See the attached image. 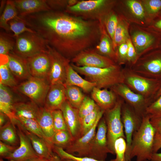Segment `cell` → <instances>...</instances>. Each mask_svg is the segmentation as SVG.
Here are the masks:
<instances>
[{"mask_svg": "<svg viewBox=\"0 0 161 161\" xmlns=\"http://www.w3.org/2000/svg\"><path fill=\"white\" fill-rule=\"evenodd\" d=\"M97 106L92 98L85 96L78 109V113L80 119L92 112Z\"/></svg>", "mask_w": 161, "mask_h": 161, "instance_id": "cell-43", "label": "cell"}, {"mask_svg": "<svg viewBox=\"0 0 161 161\" xmlns=\"http://www.w3.org/2000/svg\"><path fill=\"white\" fill-rule=\"evenodd\" d=\"M50 161H63L56 154L53 152V153L49 160Z\"/></svg>", "mask_w": 161, "mask_h": 161, "instance_id": "cell-57", "label": "cell"}, {"mask_svg": "<svg viewBox=\"0 0 161 161\" xmlns=\"http://www.w3.org/2000/svg\"><path fill=\"white\" fill-rule=\"evenodd\" d=\"M7 56L8 67L17 81L27 80L31 77L26 58L17 55L13 51Z\"/></svg>", "mask_w": 161, "mask_h": 161, "instance_id": "cell-21", "label": "cell"}, {"mask_svg": "<svg viewBox=\"0 0 161 161\" xmlns=\"http://www.w3.org/2000/svg\"><path fill=\"white\" fill-rule=\"evenodd\" d=\"M110 88L137 114L143 117L147 107L151 103L149 101L133 91L124 83L118 84Z\"/></svg>", "mask_w": 161, "mask_h": 161, "instance_id": "cell-13", "label": "cell"}, {"mask_svg": "<svg viewBox=\"0 0 161 161\" xmlns=\"http://www.w3.org/2000/svg\"><path fill=\"white\" fill-rule=\"evenodd\" d=\"M99 21L100 36L98 42L93 48L98 53L109 58L116 63L117 62V55L112 41L107 33L103 21Z\"/></svg>", "mask_w": 161, "mask_h": 161, "instance_id": "cell-22", "label": "cell"}, {"mask_svg": "<svg viewBox=\"0 0 161 161\" xmlns=\"http://www.w3.org/2000/svg\"><path fill=\"white\" fill-rule=\"evenodd\" d=\"M19 16L23 17L36 13L52 10L45 0H13Z\"/></svg>", "mask_w": 161, "mask_h": 161, "instance_id": "cell-19", "label": "cell"}, {"mask_svg": "<svg viewBox=\"0 0 161 161\" xmlns=\"http://www.w3.org/2000/svg\"><path fill=\"white\" fill-rule=\"evenodd\" d=\"M65 86L66 100L73 107L78 109L85 96L80 88L77 86Z\"/></svg>", "mask_w": 161, "mask_h": 161, "instance_id": "cell-35", "label": "cell"}, {"mask_svg": "<svg viewBox=\"0 0 161 161\" xmlns=\"http://www.w3.org/2000/svg\"><path fill=\"white\" fill-rule=\"evenodd\" d=\"M145 114L148 115L151 120H161V95L147 107Z\"/></svg>", "mask_w": 161, "mask_h": 161, "instance_id": "cell-41", "label": "cell"}, {"mask_svg": "<svg viewBox=\"0 0 161 161\" xmlns=\"http://www.w3.org/2000/svg\"><path fill=\"white\" fill-rule=\"evenodd\" d=\"M127 147L126 139L122 137L116 140L114 144L116 161H126V154Z\"/></svg>", "mask_w": 161, "mask_h": 161, "instance_id": "cell-44", "label": "cell"}, {"mask_svg": "<svg viewBox=\"0 0 161 161\" xmlns=\"http://www.w3.org/2000/svg\"><path fill=\"white\" fill-rule=\"evenodd\" d=\"M16 117L25 129L43 139L53 147L54 145L46 137L36 120L18 116Z\"/></svg>", "mask_w": 161, "mask_h": 161, "instance_id": "cell-34", "label": "cell"}, {"mask_svg": "<svg viewBox=\"0 0 161 161\" xmlns=\"http://www.w3.org/2000/svg\"><path fill=\"white\" fill-rule=\"evenodd\" d=\"M27 161H50L49 160L40 157H38L34 158Z\"/></svg>", "mask_w": 161, "mask_h": 161, "instance_id": "cell-58", "label": "cell"}, {"mask_svg": "<svg viewBox=\"0 0 161 161\" xmlns=\"http://www.w3.org/2000/svg\"><path fill=\"white\" fill-rule=\"evenodd\" d=\"M159 19L156 21L153 25L154 30L156 32V33L161 37V17Z\"/></svg>", "mask_w": 161, "mask_h": 161, "instance_id": "cell-53", "label": "cell"}, {"mask_svg": "<svg viewBox=\"0 0 161 161\" xmlns=\"http://www.w3.org/2000/svg\"><path fill=\"white\" fill-rule=\"evenodd\" d=\"M55 131L68 130L62 112L60 109L52 111Z\"/></svg>", "mask_w": 161, "mask_h": 161, "instance_id": "cell-45", "label": "cell"}, {"mask_svg": "<svg viewBox=\"0 0 161 161\" xmlns=\"http://www.w3.org/2000/svg\"><path fill=\"white\" fill-rule=\"evenodd\" d=\"M40 107L32 101L16 102L13 106V111L16 116L36 120Z\"/></svg>", "mask_w": 161, "mask_h": 161, "instance_id": "cell-29", "label": "cell"}, {"mask_svg": "<svg viewBox=\"0 0 161 161\" xmlns=\"http://www.w3.org/2000/svg\"><path fill=\"white\" fill-rule=\"evenodd\" d=\"M63 161H77L71 159H66L62 160Z\"/></svg>", "mask_w": 161, "mask_h": 161, "instance_id": "cell-60", "label": "cell"}, {"mask_svg": "<svg viewBox=\"0 0 161 161\" xmlns=\"http://www.w3.org/2000/svg\"><path fill=\"white\" fill-rule=\"evenodd\" d=\"M72 68L78 73L84 76L86 80L95 83L100 89L111 88L124 81L123 69L119 66L106 68L78 66L71 63Z\"/></svg>", "mask_w": 161, "mask_h": 161, "instance_id": "cell-3", "label": "cell"}, {"mask_svg": "<svg viewBox=\"0 0 161 161\" xmlns=\"http://www.w3.org/2000/svg\"><path fill=\"white\" fill-rule=\"evenodd\" d=\"M107 133L106 122L103 117L97 125L95 134L90 145L88 157L106 160L108 154H114L108 146Z\"/></svg>", "mask_w": 161, "mask_h": 161, "instance_id": "cell-12", "label": "cell"}, {"mask_svg": "<svg viewBox=\"0 0 161 161\" xmlns=\"http://www.w3.org/2000/svg\"><path fill=\"white\" fill-rule=\"evenodd\" d=\"M156 130L150 122L149 117L143 115L140 126L134 133L131 144L130 160L136 157V161H150Z\"/></svg>", "mask_w": 161, "mask_h": 161, "instance_id": "cell-2", "label": "cell"}, {"mask_svg": "<svg viewBox=\"0 0 161 161\" xmlns=\"http://www.w3.org/2000/svg\"><path fill=\"white\" fill-rule=\"evenodd\" d=\"M71 61L72 63L79 66L106 68L117 65L112 60L98 53L93 47L80 52Z\"/></svg>", "mask_w": 161, "mask_h": 161, "instance_id": "cell-14", "label": "cell"}, {"mask_svg": "<svg viewBox=\"0 0 161 161\" xmlns=\"http://www.w3.org/2000/svg\"><path fill=\"white\" fill-rule=\"evenodd\" d=\"M47 47L50 66L47 80L50 85L57 83L64 84L66 68L71 60L49 45Z\"/></svg>", "mask_w": 161, "mask_h": 161, "instance_id": "cell-11", "label": "cell"}, {"mask_svg": "<svg viewBox=\"0 0 161 161\" xmlns=\"http://www.w3.org/2000/svg\"><path fill=\"white\" fill-rule=\"evenodd\" d=\"M150 122L155 129L156 131L161 134V120H151Z\"/></svg>", "mask_w": 161, "mask_h": 161, "instance_id": "cell-54", "label": "cell"}, {"mask_svg": "<svg viewBox=\"0 0 161 161\" xmlns=\"http://www.w3.org/2000/svg\"><path fill=\"white\" fill-rule=\"evenodd\" d=\"M15 125L19 139V145L4 159L9 161H27L39 157L34 151L29 138L20 127L17 120Z\"/></svg>", "mask_w": 161, "mask_h": 161, "instance_id": "cell-15", "label": "cell"}, {"mask_svg": "<svg viewBox=\"0 0 161 161\" xmlns=\"http://www.w3.org/2000/svg\"><path fill=\"white\" fill-rule=\"evenodd\" d=\"M10 121L8 117L4 114L0 112V128Z\"/></svg>", "mask_w": 161, "mask_h": 161, "instance_id": "cell-55", "label": "cell"}, {"mask_svg": "<svg viewBox=\"0 0 161 161\" xmlns=\"http://www.w3.org/2000/svg\"><path fill=\"white\" fill-rule=\"evenodd\" d=\"M18 122L21 130L29 138L38 156L49 160L53 153V147L43 139L25 129L18 120Z\"/></svg>", "mask_w": 161, "mask_h": 161, "instance_id": "cell-25", "label": "cell"}, {"mask_svg": "<svg viewBox=\"0 0 161 161\" xmlns=\"http://www.w3.org/2000/svg\"><path fill=\"white\" fill-rule=\"evenodd\" d=\"M114 3L106 0H79L74 5L67 6L64 11L86 20L102 21L111 11Z\"/></svg>", "mask_w": 161, "mask_h": 161, "instance_id": "cell-4", "label": "cell"}, {"mask_svg": "<svg viewBox=\"0 0 161 161\" xmlns=\"http://www.w3.org/2000/svg\"><path fill=\"white\" fill-rule=\"evenodd\" d=\"M134 72L149 78L161 80V48L138 58L130 69Z\"/></svg>", "mask_w": 161, "mask_h": 161, "instance_id": "cell-8", "label": "cell"}, {"mask_svg": "<svg viewBox=\"0 0 161 161\" xmlns=\"http://www.w3.org/2000/svg\"><path fill=\"white\" fill-rule=\"evenodd\" d=\"M161 148V134L156 132L153 145V153H157Z\"/></svg>", "mask_w": 161, "mask_h": 161, "instance_id": "cell-52", "label": "cell"}, {"mask_svg": "<svg viewBox=\"0 0 161 161\" xmlns=\"http://www.w3.org/2000/svg\"><path fill=\"white\" fill-rule=\"evenodd\" d=\"M60 109L62 112L68 130L73 140L80 137V121L78 109L73 107L66 100Z\"/></svg>", "mask_w": 161, "mask_h": 161, "instance_id": "cell-18", "label": "cell"}, {"mask_svg": "<svg viewBox=\"0 0 161 161\" xmlns=\"http://www.w3.org/2000/svg\"><path fill=\"white\" fill-rule=\"evenodd\" d=\"M52 151L59 157L62 160L66 159H71L77 161H116L115 159L106 161L99 160L87 157H78L67 153L62 148L54 145L52 148Z\"/></svg>", "mask_w": 161, "mask_h": 161, "instance_id": "cell-42", "label": "cell"}, {"mask_svg": "<svg viewBox=\"0 0 161 161\" xmlns=\"http://www.w3.org/2000/svg\"><path fill=\"white\" fill-rule=\"evenodd\" d=\"M126 42L128 45L127 53V61L132 64H134L138 58V54L131 40L129 38Z\"/></svg>", "mask_w": 161, "mask_h": 161, "instance_id": "cell-49", "label": "cell"}, {"mask_svg": "<svg viewBox=\"0 0 161 161\" xmlns=\"http://www.w3.org/2000/svg\"><path fill=\"white\" fill-rule=\"evenodd\" d=\"M14 102L12 92L8 87L0 84V111L5 114L14 125L16 120L13 111Z\"/></svg>", "mask_w": 161, "mask_h": 161, "instance_id": "cell-27", "label": "cell"}, {"mask_svg": "<svg viewBox=\"0 0 161 161\" xmlns=\"http://www.w3.org/2000/svg\"><path fill=\"white\" fill-rule=\"evenodd\" d=\"M26 59L31 76L47 80L50 66L48 52L39 53Z\"/></svg>", "mask_w": 161, "mask_h": 161, "instance_id": "cell-17", "label": "cell"}, {"mask_svg": "<svg viewBox=\"0 0 161 161\" xmlns=\"http://www.w3.org/2000/svg\"><path fill=\"white\" fill-rule=\"evenodd\" d=\"M18 147L11 145L0 141V158L4 159L12 153Z\"/></svg>", "mask_w": 161, "mask_h": 161, "instance_id": "cell-51", "label": "cell"}, {"mask_svg": "<svg viewBox=\"0 0 161 161\" xmlns=\"http://www.w3.org/2000/svg\"><path fill=\"white\" fill-rule=\"evenodd\" d=\"M160 95H161V87L158 92L157 93L155 97H154V101L157 99Z\"/></svg>", "mask_w": 161, "mask_h": 161, "instance_id": "cell-59", "label": "cell"}, {"mask_svg": "<svg viewBox=\"0 0 161 161\" xmlns=\"http://www.w3.org/2000/svg\"><path fill=\"white\" fill-rule=\"evenodd\" d=\"M0 140L7 144L18 146L20 141L16 127L10 120L0 128Z\"/></svg>", "mask_w": 161, "mask_h": 161, "instance_id": "cell-31", "label": "cell"}, {"mask_svg": "<svg viewBox=\"0 0 161 161\" xmlns=\"http://www.w3.org/2000/svg\"><path fill=\"white\" fill-rule=\"evenodd\" d=\"M13 0H7L0 18V26L7 32L10 31L8 23L14 19H20Z\"/></svg>", "mask_w": 161, "mask_h": 161, "instance_id": "cell-33", "label": "cell"}, {"mask_svg": "<svg viewBox=\"0 0 161 161\" xmlns=\"http://www.w3.org/2000/svg\"><path fill=\"white\" fill-rule=\"evenodd\" d=\"M92 98L105 111L113 108L117 102L118 96L111 89L95 87L91 92Z\"/></svg>", "mask_w": 161, "mask_h": 161, "instance_id": "cell-23", "label": "cell"}, {"mask_svg": "<svg viewBox=\"0 0 161 161\" xmlns=\"http://www.w3.org/2000/svg\"><path fill=\"white\" fill-rule=\"evenodd\" d=\"M15 39L13 52L22 58H27L39 53L48 52L47 43L37 32H25Z\"/></svg>", "mask_w": 161, "mask_h": 161, "instance_id": "cell-6", "label": "cell"}, {"mask_svg": "<svg viewBox=\"0 0 161 161\" xmlns=\"http://www.w3.org/2000/svg\"><path fill=\"white\" fill-rule=\"evenodd\" d=\"M148 14L152 17L158 16L161 10V0H148L143 1Z\"/></svg>", "mask_w": 161, "mask_h": 161, "instance_id": "cell-46", "label": "cell"}, {"mask_svg": "<svg viewBox=\"0 0 161 161\" xmlns=\"http://www.w3.org/2000/svg\"><path fill=\"white\" fill-rule=\"evenodd\" d=\"M132 40L138 54H140L152 46L158 48L161 42V37L142 31L135 32L132 35Z\"/></svg>", "mask_w": 161, "mask_h": 161, "instance_id": "cell-24", "label": "cell"}, {"mask_svg": "<svg viewBox=\"0 0 161 161\" xmlns=\"http://www.w3.org/2000/svg\"><path fill=\"white\" fill-rule=\"evenodd\" d=\"M124 101L118 98L114 106L105 111L104 117L106 122L107 137L109 147L115 154L114 144L117 138L122 137L126 139L121 116L122 106Z\"/></svg>", "mask_w": 161, "mask_h": 161, "instance_id": "cell-7", "label": "cell"}, {"mask_svg": "<svg viewBox=\"0 0 161 161\" xmlns=\"http://www.w3.org/2000/svg\"><path fill=\"white\" fill-rule=\"evenodd\" d=\"M36 120L46 137L52 143V138L55 131L52 111L44 106L40 107Z\"/></svg>", "mask_w": 161, "mask_h": 161, "instance_id": "cell-28", "label": "cell"}, {"mask_svg": "<svg viewBox=\"0 0 161 161\" xmlns=\"http://www.w3.org/2000/svg\"><path fill=\"white\" fill-rule=\"evenodd\" d=\"M129 38L126 25L123 22L118 19V23L115 30L113 44L114 49L121 44L126 42Z\"/></svg>", "mask_w": 161, "mask_h": 161, "instance_id": "cell-37", "label": "cell"}, {"mask_svg": "<svg viewBox=\"0 0 161 161\" xmlns=\"http://www.w3.org/2000/svg\"><path fill=\"white\" fill-rule=\"evenodd\" d=\"M121 116L127 144L126 160V161H131L130 154L133 136L134 133L140 126L142 117L137 114L132 108L124 101L122 106Z\"/></svg>", "mask_w": 161, "mask_h": 161, "instance_id": "cell-10", "label": "cell"}, {"mask_svg": "<svg viewBox=\"0 0 161 161\" xmlns=\"http://www.w3.org/2000/svg\"></svg>", "mask_w": 161, "mask_h": 161, "instance_id": "cell-64", "label": "cell"}, {"mask_svg": "<svg viewBox=\"0 0 161 161\" xmlns=\"http://www.w3.org/2000/svg\"><path fill=\"white\" fill-rule=\"evenodd\" d=\"M13 36L1 32L0 35V55H7L13 51L15 44Z\"/></svg>", "mask_w": 161, "mask_h": 161, "instance_id": "cell-39", "label": "cell"}, {"mask_svg": "<svg viewBox=\"0 0 161 161\" xmlns=\"http://www.w3.org/2000/svg\"><path fill=\"white\" fill-rule=\"evenodd\" d=\"M66 100L65 87L64 84L50 85L44 106L51 111L60 109Z\"/></svg>", "mask_w": 161, "mask_h": 161, "instance_id": "cell-20", "label": "cell"}, {"mask_svg": "<svg viewBox=\"0 0 161 161\" xmlns=\"http://www.w3.org/2000/svg\"><path fill=\"white\" fill-rule=\"evenodd\" d=\"M158 16L159 17H161V10L160 11L159 13V15H158Z\"/></svg>", "mask_w": 161, "mask_h": 161, "instance_id": "cell-61", "label": "cell"}, {"mask_svg": "<svg viewBox=\"0 0 161 161\" xmlns=\"http://www.w3.org/2000/svg\"><path fill=\"white\" fill-rule=\"evenodd\" d=\"M47 2L52 10H59L64 9L69 6V0H47Z\"/></svg>", "mask_w": 161, "mask_h": 161, "instance_id": "cell-50", "label": "cell"}, {"mask_svg": "<svg viewBox=\"0 0 161 161\" xmlns=\"http://www.w3.org/2000/svg\"><path fill=\"white\" fill-rule=\"evenodd\" d=\"M105 112L97 106L92 112L80 119V137L88 132L97 120L102 118Z\"/></svg>", "mask_w": 161, "mask_h": 161, "instance_id": "cell-32", "label": "cell"}, {"mask_svg": "<svg viewBox=\"0 0 161 161\" xmlns=\"http://www.w3.org/2000/svg\"><path fill=\"white\" fill-rule=\"evenodd\" d=\"M73 140L68 130H61L55 132L51 141L53 145L64 149Z\"/></svg>", "mask_w": 161, "mask_h": 161, "instance_id": "cell-36", "label": "cell"}, {"mask_svg": "<svg viewBox=\"0 0 161 161\" xmlns=\"http://www.w3.org/2000/svg\"><path fill=\"white\" fill-rule=\"evenodd\" d=\"M150 161H161V153H153Z\"/></svg>", "mask_w": 161, "mask_h": 161, "instance_id": "cell-56", "label": "cell"}, {"mask_svg": "<svg viewBox=\"0 0 161 161\" xmlns=\"http://www.w3.org/2000/svg\"><path fill=\"white\" fill-rule=\"evenodd\" d=\"M0 161H4L3 160V159L0 158Z\"/></svg>", "mask_w": 161, "mask_h": 161, "instance_id": "cell-62", "label": "cell"}, {"mask_svg": "<svg viewBox=\"0 0 161 161\" xmlns=\"http://www.w3.org/2000/svg\"><path fill=\"white\" fill-rule=\"evenodd\" d=\"M126 4L132 13L137 18L142 19L145 16L144 9L139 1L134 0L126 1Z\"/></svg>", "mask_w": 161, "mask_h": 161, "instance_id": "cell-47", "label": "cell"}, {"mask_svg": "<svg viewBox=\"0 0 161 161\" xmlns=\"http://www.w3.org/2000/svg\"><path fill=\"white\" fill-rule=\"evenodd\" d=\"M50 85L45 79L31 76L18 85L16 89L39 107L44 106Z\"/></svg>", "mask_w": 161, "mask_h": 161, "instance_id": "cell-9", "label": "cell"}, {"mask_svg": "<svg viewBox=\"0 0 161 161\" xmlns=\"http://www.w3.org/2000/svg\"><path fill=\"white\" fill-rule=\"evenodd\" d=\"M7 55H0V84L7 87L16 88L17 81L10 70L8 65Z\"/></svg>", "mask_w": 161, "mask_h": 161, "instance_id": "cell-30", "label": "cell"}, {"mask_svg": "<svg viewBox=\"0 0 161 161\" xmlns=\"http://www.w3.org/2000/svg\"><path fill=\"white\" fill-rule=\"evenodd\" d=\"M128 45L126 42L123 43L118 47L117 51L116 52L117 62L119 64L124 63L127 61V57Z\"/></svg>", "mask_w": 161, "mask_h": 161, "instance_id": "cell-48", "label": "cell"}, {"mask_svg": "<svg viewBox=\"0 0 161 161\" xmlns=\"http://www.w3.org/2000/svg\"><path fill=\"white\" fill-rule=\"evenodd\" d=\"M100 119L97 120L92 128L85 134L73 140L64 150L76 157H88L91 143L95 136L97 125Z\"/></svg>", "mask_w": 161, "mask_h": 161, "instance_id": "cell-16", "label": "cell"}, {"mask_svg": "<svg viewBox=\"0 0 161 161\" xmlns=\"http://www.w3.org/2000/svg\"><path fill=\"white\" fill-rule=\"evenodd\" d=\"M159 48H161V43H160V45L159 46Z\"/></svg>", "mask_w": 161, "mask_h": 161, "instance_id": "cell-63", "label": "cell"}, {"mask_svg": "<svg viewBox=\"0 0 161 161\" xmlns=\"http://www.w3.org/2000/svg\"><path fill=\"white\" fill-rule=\"evenodd\" d=\"M102 21L107 33L113 41L118 21L117 16L114 12L111 11Z\"/></svg>", "mask_w": 161, "mask_h": 161, "instance_id": "cell-40", "label": "cell"}, {"mask_svg": "<svg viewBox=\"0 0 161 161\" xmlns=\"http://www.w3.org/2000/svg\"><path fill=\"white\" fill-rule=\"evenodd\" d=\"M124 83L134 92L143 96L151 103L161 87V80L146 77L130 69H123Z\"/></svg>", "mask_w": 161, "mask_h": 161, "instance_id": "cell-5", "label": "cell"}, {"mask_svg": "<svg viewBox=\"0 0 161 161\" xmlns=\"http://www.w3.org/2000/svg\"><path fill=\"white\" fill-rule=\"evenodd\" d=\"M22 18L49 46L69 60L95 46L100 39L99 21L85 19L64 11L51 10Z\"/></svg>", "mask_w": 161, "mask_h": 161, "instance_id": "cell-1", "label": "cell"}, {"mask_svg": "<svg viewBox=\"0 0 161 161\" xmlns=\"http://www.w3.org/2000/svg\"><path fill=\"white\" fill-rule=\"evenodd\" d=\"M65 86H74L81 89L85 92H91L96 86L95 83L91 82L81 77L72 66L70 63L66 68Z\"/></svg>", "mask_w": 161, "mask_h": 161, "instance_id": "cell-26", "label": "cell"}, {"mask_svg": "<svg viewBox=\"0 0 161 161\" xmlns=\"http://www.w3.org/2000/svg\"><path fill=\"white\" fill-rule=\"evenodd\" d=\"M8 24L10 30L13 32V36L15 38L25 32H36L31 28L28 27L25 21L21 17L20 19H14L10 20Z\"/></svg>", "mask_w": 161, "mask_h": 161, "instance_id": "cell-38", "label": "cell"}]
</instances>
